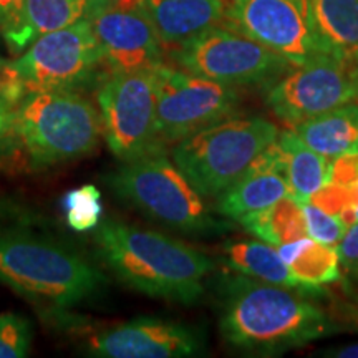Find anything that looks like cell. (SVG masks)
I'll return each instance as SVG.
<instances>
[{
    "mask_svg": "<svg viewBox=\"0 0 358 358\" xmlns=\"http://www.w3.org/2000/svg\"><path fill=\"white\" fill-rule=\"evenodd\" d=\"M93 239L101 262L124 285L161 301L198 302L214 268L201 250L113 217L101 219Z\"/></svg>",
    "mask_w": 358,
    "mask_h": 358,
    "instance_id": "1",
    "label": "cell"
},
{
    "mask_svg": "<svg viewBox=\"0 0 358 358\" xmlns=\"http://www.w3.org/2000/svg\"><path fill=\"white\" fill-rule=\"evenodd\" d=\"M224 289L222 338L249 353L272 355L332 335L337 327L297 289L252 277L231 279Z\"/></svg>",
    "mask_w": 358,
    "mask_h": 358,
    "instance_id": "2",
    "label": "cell"
},
{
    "mask_svg": "<svg viewBox=\"0 0 358 358\" xmlns=\"http://www.w3.org/2000/svg\"><path fill=\"white\" fill-rule=\"evenodd\" d=\"M0 282L52 312L101 295L106 277L80 250L42 232L0 224Z\"/></svg>",
    "mask_w": 358,
    "mask_h": 358,
    "instance_id": "3",
    "label": "cell"
},
{
    "mask_svg": "<svg viewBox=\"0 0 358 358\" xmlns=\"http://www.w3.org/2000/svg\"><path fill=\"white\" fill-rule=\"evenodd\" d=\"M108 66L90 20L40 35L15 60L0 62V96L15 106L35 92H85Z\"/></svg>",
    "mask_w": 358,
    "mask_h": 358,
    "instance_id": "4",
    "label": "cell"
},
{
    "mask_svg": "<svg viewBox=\"0 0 358 358\" xmlns=\"http://www.w3.org/2000/svg\"><path fill=\"white\" fill-rule=\"evenodd\" d=\"M15 140L43 169L93 155L103 138L100 110L82 92H35L13 106Z\"/></svg>",
    "mask_w": 358,
    "mask_h": 358,
    "instance_id": "5",
    "label": "cell"
},
{
    "mask_svg": "<svg viewBox=\"0 0 358 358\" xmlns=\"http://www.w3.org/2000/svg\"><path fill=\"white\" fill-rule=\"evenodd\" d=\"M106 182L120 199L169 229L194 236L227 229V224L213 217L203 196L164 151L123 161Z\"/></svg>",
    "mask_w": 358,
    "mask_h": 358,
    "instance_id": "6",
    "label": "cell"
},
{
    "mask_svg": "<svg viewBox=\"0 0 358 358\" xmlns=\"http://www.w3.org/2000/svg\"><path fill=\"white\" fill-rule=\"evenodd\" d=\"M267 120L227 118L171 148L176 164L204 199H217L279 136Z\"/></svg>",
    "mask_w": 358,
    "mask_h": 358,
    "instance_id": "7",
    "label": "cell"
},
{
    "mask_svg": "<svg viewBox=\"0 0 358 358\" xmlns=\"http://www.w3.org/2000/svg\"><path fill=\"white\" fill-rule=\"evenodd\" d=\"M158 69L108 75L96 92L103 138L122 163L166 151L156 131Z\"/></svg>",
    "mask_w": 358,
    "mask_h": 358,
    "instance_id": "8",
    "label": "cell"
},
{
    "mask_svg": "<svg viewBox=\"0 0 358 358\" xmlns=\"http://www.w3.org/2000/svg\"><path fill=\"white\" fill-rule=\"evenodd\" d=\"M169 57L178 69L231 87L271 83L292 66L256 40L224 25L173 48Z\"/></svg>",
    "mask_w": 358,
    "mask_h": 358,
    "instance_id": "9",
    "label": "cell"
},
{
    "mask_svg": "<svg viewBox=\"0 0 358 358\" xmlns=\"http://www.w3.org/2000/svg\"><path fill=\"white\" fill-rule=\"evenodd\" d=\"M241 96L236 87L161 65L156 87V131L166 150L201 129L232 118Z\"/></svg>",
    "mask_w": 358,
    "mask_h": 358,
    "instance_id": "10",
    "label": "cell"
},
{
    "mask_svg": "<svg viewBox=\"0 0 358 358\" xmlns=\"http://www.w3.org/2000/svg\"><path fill=\"white\" fill-rule=\"evenodd\" d=\"M352 101H358L357 65L327 53L294 66L267 93L268 108L289 127Z\"/></svg>",
    "mask_w": 358,
    "mask_h": 358,
    "instance_id": "11",
    "label": "cell"
},
{
    "mask_svg": "<svg viewBox=\"0 0 358 358\" xmlns=\"http://www.w3.org/2000/svg\"><path fill=\"white\" fill-rule=\"evenodd\" d=\"M224 27L256 40L292 66L320 55L308 0H226Z\"/></svg>",
    "mask_w": 358,
    "mask_h": 358,
    "instance_id": "12",
    "label": "cell"
},
{
    "mask_svg": "<svg viewBox=\"0 0 358 358\" xmlns=\"http://www.w3.org/2000/svg\"><path fill=\"white\" fill-rule=\"evenodd\" d=\"M204 350V338L186 324L134 319L98 330L85 340V352L100 358H182Z\"/></svg>",
    "mask_w": 358,
    "mask_h": 358,
    "instance_id": "13",
    "label": "cell"
},
{
    "mask_svg": "<svg viewBox=\"0 0 358 358\" xmlns=\"http://www.w3.org/2000/svg\"><path fill=\"white\" fill-rule=\"evenodd\" d=\"M110 75L153 70L164 64V47L141 8L105 3L90 17Z\"/></svg>",
    "mask_w": 358,
    "mask_h": 358,
    "instance_id": "14",
    "label": "cell"
},
{
    "mask_svg": "<svg viewBox=\"0 0 358 358\" xmlns=\"http://www.w3.org/2000/svg\"><path fill=\"white\" fill-rule=\"evenodd\" d=\"M285 196H292V189L285 174L284 156L275 140L257 156L243 176L219 196L216 211L224 217L239 221L241 217L266 209Z\"/></svg>",
    "mask_w": 358,
    "mask_h": 358,
    "instance_id": "15",
    "label": "cell"
},
{
    "mask_svg": "<svg viewBox=\"0 0 358 358\" xmlns=\"http://www.w3.org/2000/svg\"><path fill=\"white\" fill-rule=\"evenodd\" d=\"M164 48L181 47L214 27L224 25L226 0H141Z\"/></svg>",
    "mask_w": 358,
    "mask_h": 358,
    "instance_id": "16",
    "label": "cell"
},
{
    "mask_svg": "<svg viewBox=\"0 0 358 358\" xmlns=\"http://www.w3.org/2000/svg\"><path fill=\"white\" fill-rule=\"evenodd\" d=\"M310 24L322 53L347 62L358 57V0H308Z\"/></svg>",
    "mask_w": 358,
    "mask_h": 358,
    "instance_id": "17",
    "label": "cell"
},
{
    "mask_svg": "<svg viewBox=\"0 0 358 358\" xmlns=\"http://www.w3.org/2000/svg\"><path fill=\"white\" fill-rule=\"evenodd\" d=\"M108 2L111 0H24L20 30L10 45V52H24L40 35L88 20Z\"/></svg>",
    "mask_w": 358,
    "mask_h": 358,
    "instance_id": "18",
    "label": "cell"
},
{
    "mask_svg": "<svg viewBox=\"0 0 358 358\" xmlns=\"http://www.w3.org/2000/svg\"><path fill=\"white\" fill-rule=\"evenodd\" d=\"M294 131L313 151L332 159L358 150V103H345L306 122Z\"/></svg>",
    "mask_w": 358,
    "mask_h": 358,
    "instance_id": "19",
    "label": "cell"
},
{
    "mask_svg": "<svg viewBox=\"0 0 358 358\" xmlns=\"http://www.w3.org/2000/svg\"><path fill=\"white\" fill-rule=\"evenodd\" d=\"M222 256L226 266L241 275L282 285V287L302 290L280 257L279 249L259 241H231L224 244Z\"/></svg>",
    "mask_w": 358,
    "mask_h": 358,
    "instance_id": "20",
    "label": "cell"
},
{
    "mask_svg": "<svg viewBox=\"0 0 358 358\" xmlns=\"http://www.w3.org/2000/svg\"><path fill=\"white\" fill-rule=\"evenodd\" d=\"M279 254L302 290H317L340 279V257L334 245L303 237L280 245Z\"/></svg>",
    "mask_w": 358,
    "mask_h": 358,
    "instance_id": "21",
    "label": "cell"
},
{
    "mask_svg": "<svg viewBox=\"0 0 358 358\" xmlns=\"http://www.w3.org/2000/svg\"><path fill=\"white\" fill-rule=\"evenodd\" d=\"M285 174L292 189V196L299 201L310 199L327 181L330 159L308 148L295 131H282L277 136Z\"/></svg>",
    "mask_w": 358,
    "mask_h": 358,
    "instance_id": "22",
    "label": "cell"
},
{
    "mask_svg": "<svg viewBox=\"0 0 358 358\" xmlns=\"http://www.w3.org/2000/svg\"><path fill=\"white\" fill-rule=\"evenodd\" d=\"M237 222L252 236L277 248L308 237L302 206L294 196H285L266 209L241 217Z\"/></svg>",
    "mask_w": 358,
    "mask_h": 358,
    "instance_id": "23",
    "label": "cell"
},
{
    "mask_svg": "<svg viewBox=\"0 0 358 358\" xmlns=\"http://www.w3.org/2000/svg\"><path fill=\"white\" fill-rule=\"evenodd\" d=\"M66 224L77 232L96 229L103 219L101 192L95 185H85L66 192L62 199Z\"/></svg>",
    "mask_w": 358,
    "mask_h": 358,
    "instance_id": "24",
    "label": "cell"
},
{
    "mask_svg": "<svg viewBox=\"0 0 358 358\" xmlns=\"http://www.w3.org/2000/svg\"><path fill=\"white\" fill-rule=\"evenodd\" d=\"M34 329L27 317L15 312L0 313V358H24L32 345Z\"/></svg>",
    "mask_w": 358,
    "mask_h": 358,
    "instance_id": "25",
    "label": "cell"
},
{
    "mask_svg": "<svg viewBox=\"0 0 358 358\" xmlns=\"http://www.w3.org/2000/svg\"><path fill=\"white\" fill-rule=\"evenodd\" d=\"M302 206L303 217H306L307 232L312 239L319 241L327 245H337L342 236L345 234L347 224L338 219L334 214L325 213L319 206H315L310 201H299Z\"/></svg>",
    "mask_w": 358,
    "mask_h": 358,
    "instance_id": "26",
    "label": "cell"
},
{
    "mask_svg": "<svg viewBox=\"0 0 358 358\" xmlns=\"http://www.w3.org/2000/svg\"><path fill=\"white\" fill-rule=\"evenodd\" d=\"M24 0H0V34L10 48L20 30Z\"/></svg>",
    "mask_w": 358,
    "mask_h": 358,
    "instance_id": "27",
    "label": "cell"
},
{
    "mask_svg": "<svg viewBox=\"0 0 358 358\" xmlns=\"http://www.w3.org/2000/svg\"><path fill=\"white\" fill-rule=\"evenodd\" d=\"M340 262L350 268H358V222L347 227L337 244Z\"/></svg>",
    "mask_w": 358,
    "mask_h": 358,
    "instance_id": "28",
    "label": "cell"
},
{
    "mask_svg": "<svg viewBox=\"0 0 358 358\" xmlns=\"http://www.w3.org/2000/svg\"><path fill=\"white\" fill-rule=\"evenodd\" d=\"M15 140V127H13V108L0 96V156L10 150Z\"/></svg>",
    "mask_w": 358,
    "mask_h": 358,
    "instance_id": "29",
    "label": "cell"
},
{
    "mask_svg": "<svg viewBox=\"0 0 358 358\" xmlns=\"http://www.w3.org/2000/svg\"><path fill=\"white\" fill-rule=\"evenodd\" d=\"M329 357H340V358H358V343H352V345L334 348L327 353Z\"/></svg>",
    "mask_w": 358,
    "mask_h": 358,
    "instance_id": "30",
    "label": "cell"
},
{
    "mask_svg": "<svg viewBox=\"0 0 358 358\" xmlns=\"http://www.w3.org/2000/svg\"><path fill=\"white\" fill-rule=\"evenodd\" d=\"M352 221L358 222V181L352 185Z\"/></svg>",
    "mask_w": 358,
    "mask_h": 358,
    "instance_id": "31",
    "label": "cell"
},
{
    "mask_svg": "<svg viewBox=\"0 0 358 358\" xmlns=\"http://www.w3.org/2000/svg\"><path fill=\"white\" fill-rule=\"evenodd\" d=\"M111 2L122 8H141V0H111Z\"/></svg>",
    "mask_w": 358,
    "mask_h": 358,
    "instance_id": "32",
    "label": "cell"
},
{
    "mask_svg": "<svg viewBox=\"0 0 358 358\" xmlns=\"http://www.w3.org/2000/svg\"><path fill=\"white\" fill-rule=\"evenodd\" d=\"M353 64H355V65H357V70H358V57H357V60H355V62H353Z\"/></svg>",
    "mask_w": 358,
    "mask_h": 358,
    "instance_id": "33",
    "label": "cell"
}]
</instances>
